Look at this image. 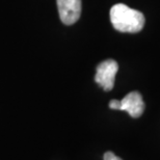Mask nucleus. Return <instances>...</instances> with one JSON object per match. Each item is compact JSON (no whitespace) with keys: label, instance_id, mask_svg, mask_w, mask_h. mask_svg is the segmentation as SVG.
Returning a JSON list of instances; mask_svg holds the SVG:
<instances>
[{"label":"nucleus","instance_id":"f257e3e1","mask_svg":"<svg viewBox=\"0 0 160 160\" xmlns=\"http://www.w3.org/2000/svg\"><path fill=\"white\" fill-rule=\"evenodd\" d=\"M110 21L114 29L121 32L136 33L145 26V16L123 3L114 4L110 9Z\"/></svg>","mask_w":160,"mask_h":160},{"label":"nucleus","instance_id":"f03ea898","mask_svg":"<svg viewBox=\"0 0 160 160\" xmlns=\"http://www.w3.org/2000/svg\"><path fill=\"white\" fill-rule=\"evenodd\" d=\"M119 71V65L114 59H106L97 66L95 81L104 91H111L114 85V79Z\"/></svg>","mask_w":160,"mask_h":160},{"label":"nucleus","instance_id":"7ed1b4c3","mask_svg":"<svg viewBox=\"0 0 160 160\" xmlns=\"http://www.w3.org/2000/svg\"><path fill=\"white\" fill-rule=\"evenodd\" d=\"M59 18L63 24L76 23L81 15V0H56Z\"/></svg>","mask_w":160,"mask_h":160},{"label":"nucleus","instance_id":"20e7f679","mask_svg":"<svg viewBox=\"0 0 160 160\" xmlns=\"http://www.w3.org/2000/svg\"><path fill=\"white\" fill-rule=\"evenodd\" d=\"M120 110L127 111L134 119L142 116L145 111V102L140 92L134 91L125 96L121 100Z\"/></svg>","mask_w":160,"mask_h":160},{"label":"nucleus","instance_id":"39448f33","mask_svg":"<svg viewBox=\"0 0 160 160\" xmlns=\"http://www.w3.org/2000/svg\"><path fill=\"white\" fill-rule=\"evenodd\" d=\"M104 160H123V159L116 156L112 152H106L104 154Z\"/></svg>","mask_w":160,"mask_h":160},{"label":"nucleus","instance_id":"423d86ee","mask_svg":"<svg viewBox=\"0 0 160 160\" xmlns=\"http://www.w3.org/2000/svg\"><path fill=\"white\" fill-rule=\"evenodd\" d=\"M109 107L111 109H117V110H120V107H121V101L119 100H111L109 102Z\"/></svg>","mask_w":160,"mask_h":160}]
</instances>
